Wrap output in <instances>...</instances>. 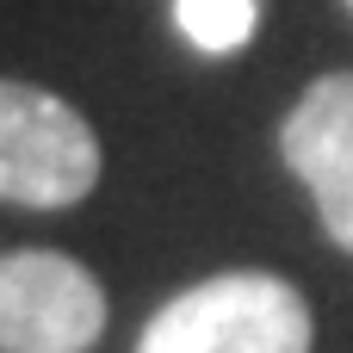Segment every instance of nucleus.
I'll return each mask as SVG.
<instances>
[{"label":"nucleus","instance_id":"obj_1","mask_svg":"<svg viewBox=\"0 0 353 353\" xmlns=\"http://www.w3.org/2000/svg\"><path fill=\"white\" fill-rule=\"evenodd\" d=\"M316 323L292 279L279 273H217L168 298L137 353H310Z\"/></svg>","mask_w":353,"mask_h":353},{"label":"nucleus","instance_id":"obj_2","mask_svg":"<svg viewBox=\"0 0 353 353\" xmlns=\"http://www.w3.org/2000/svg\"><path fill=\"white\" fill-rule=\"evenodd\" d=\"M93 186H99L93 124L31 81H0V199L62 211L81 205Z\"/></svg>","mask_w":353,"mask_h":353},{"label":"nucleus","instance_id":"obj_3","mask_svg":"<svg viewBox=\"0 0 353 353\" xmlns=\"http://www.w3.org/2000/svg\"><path fill=\"white\" fill-rule=\"evenodd\" d=\"M105 335L99 279L56 248L0 254V353H87Z\"/></svg>","mask_w":353,"mask_h":353},{"label":"nucleus","instance_id":"obj_4","mask_svg":"<svg viewBox=\"0 0 353 353\" xmlns=\"http://www.w3.org/2000/svg\"><path fill=\"white\" fill-rule=\"evenodd\" d=\"M279 155L316 199L323 230L353 254V74H316L279 124Z\"/></svg>","mask_w":353,"mask_h":353},{"label":"nucleus","instance_id":"obj_5","mask_svg":"<svg viewBox=\"0 0 353 353\" xmlns=\"http://www.w3.org/2000/svg\"><path fill=\"white\" fill-rule=\"evenodd\" d=\"M174 25L199 56H236L261 25V0H174Z\"/></svg>","mask_w":353,"mask_h":353},{"label":"nucleus","instance_id":"obj_6","mask_svg":"<svg viewBox=\"0 0 353 353\" xmlns=\"http://www.w3.org/2000/svg\"><path fill=\"white\" fill-rule=\"evenodd\" d=\"M347 12H353V0H347Z\"/></svg>","mask_w":353,"mask_h":353}]
</instances>
